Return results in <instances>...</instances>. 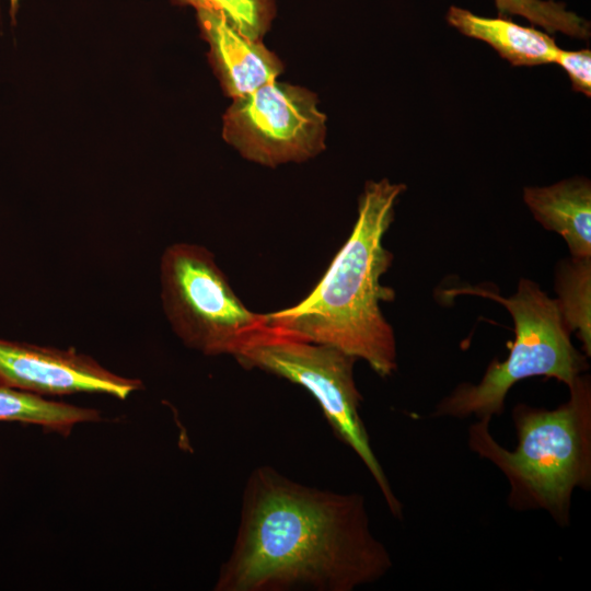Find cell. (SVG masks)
I'll return each instance as SVG.
<instances>
[{
    "label": "cell",
    "mask_w": 591,
    "mask_h": 591,
    "mask_svg": "<svg viewBox=\"0 0 591 591\" xmlns=\"http://www.w3.org/2000/svg\"><path fill=\"white\" fill-rule=\"evenodd\" d=\"M179 5L222 14L240 33L262 39L276 13V0H173Z\"/></svg>",
    "instance_id": "9a60e30c"
},
{
    "label": "cell",
    "mask_w": 591,
    "mask_h": 591,
    "mask_svg": "<svg viewBox=\"0 0 591 591\" xmlns=\"http://www.w3.org/2000/svg\"><path fill=\"white\" fill-rule=\"evenodd\" d=\"M554 62L558 63L567 73L571 86L576 92L591 95V51L558 49Z\"/></svg>",
    "instance_id": "2e32d148"
},
{
    "label": "cell",
    "mask_w": 591,
    "mask_h": 591,
    "mask_svg": "<svg viewBox=\"0 0 591 591\" xmlns=\"http://www.w3.org/2000/svg\"><path fill=\"white\" fill-rule=\"evenodd\" d=\"M404 184L387 178L366 183L352 231L324 276L299 303L266 313L275 331L299 339L333 346L366 361L381 378L397 369L394 329L381 303L395 291L381 283L393 262L383 239L394 220Z\"/></svg>",
    "instance_id": "7a4b0ae2"
},
{
    "label": "cell",
    "mask_w": 591,
    "mask_h": 591,
    "mask_svg": "<svg viewBox=\"0 0 591 591\" xmlns=\"http://www.w3.org/2000/svg\"><path fill=\"white\" fill-rule=\"evenodd\" d=\"M99 419L96 409L48 401L38 394L0 385V421L39 425L68 434L74 425Z\"/></svg>",
    "instance_id": "4fadbf2b"
},
{
    "label": "cell",
    "mask_w": 591,
    "mask_h": 591,
    "mask_svg": "<svg viewBox=\"0 0 591 591\" xmlns=\"http://www.w3.org/2000/svg\"><path fill=\"white\" fill-rule=\"evenodd\" d=\"M555 291L564 324L581 343L583 354L591 356V256L558 262Z\"/></svg>",
    "instance_id": "7c38bea8"
},
{
    "label": "cell",
    "mask_w": 591,
    "mask_h": 591,
    "mask_svg": "<svg viewBox=\"0 0 591 591\" xmlns=\"http://www.w3.org/2000/svg\"><path fill=\"white\" fill-rule=\"evenodd\" d=\"M9 1H10V5H11V11L14 13L18 5H19L20 0H9Z\"/></svg>",
    "instance_id": "e0dca14e"
},
{
    "label": "cell",
    "mask_w": 591,
    "mask_h": 591,
    "mask_svg": "<svg viewBox=\"0 0 591 591\" xmlns=\"http://www.w3.org/2000/svg\"><path fill=\"white\" fill-rule=\"evenodd\" d=\"M0 385L38 395L105 393L120 399L142 387L76 349H57L0 339Z\"/></svg>",
    "instance_id": "ba28073f"
},
{
    "label": "cell",
    "mask_w": 591,
    "mask_h": 591,
    "mask_svg": "<svg viewBox=\"0 0 591 591\" xmlns=\"http://www.w3.org/2000/svg\"><path fill=\"white\" fill-rule=\"evenodd\" d=\"M569 398L554 409L519 403L512 409L517 447L507 450L489 430L491 418L468 428V447L506 476L508 506L544 510L559 526L570 525L572 494L591 488V382L582 373Z\"/></svg>",
    "instance_id": "3957f363"
},
{
    "label": "cell",
    "mask_w": 591,
    "mask_h": 591,
    "mask_svg": "<svg viewBox=\"0 0 591 591\" xmlns=\"http://www.w3.org/2000/svg\"><path fill=\"white\" fill-rule=\"evenodd\" d=\"M160 281L162 306L173 332L206 356L235 357L268 327L266 313L245 306L205 246L166 247Z\"/></svg>",
    "instance_id": "8992f818"
},
{
    "label": "cell",
    "mask_w": 591,
    "mask_h": 591,
    "mask_svg": "<svg viewBox=\"0 0 591 591\" xmlns=\"http://www.w3.org/2000/svg\"><path fill=\"white\" fill-rule=\"evenodd\" d=\"M445 19L449 25L465 36L487 43L512 66L554 62L559 49L554 38L545 32L519 25L505 16L485 18L452 5Z\"/></svg>",
    "instance_id": "8fae6325"
},
{
    "label": "cell",
    "mask_w": 591,
    "mask_h": 591,
    "mask_svg": "<svg viewBox=\"0 0 591 591\" xmlns=\"http://www.w3.org/2000/svg\"><path fill=\"white\" fill-rule=\"evenodd\" d=\"M325 123L312 92L273 81L233 100L222 134L245 159L277 166L320 153L325 147Z\"/></svg>",
    "instance_id": "52a82bcc"
},
{
    "label": "cell",
    "mask_w": 591,
    "mask_h": 591,
    "mask_svg": "<svg viewBox=\"0 0 591 591\" xmlns=\"http://www.w3.org/2000/svg\"><path fill=\"white\" fill-rule=\"evenodd\" d=\"M235 360L304 387L320 405L336 437L362 461L378 485L392 515L403 519L395 496L372 450L360 416L361 395L354 378L357 359L333 346L291 337L267 327Z\"/></svg>",
    "instance_id": "5b68a950"
},
{
    "label": "cell",
    "mask_w": 591,
    "mask_h": 591,
    "mask_svg": "<svg viewBox=\"0 0 591 591\" xmlns=\"http://www.w3.org/2000/svg\"><path fill=\"white\" fill-rule=\"evenodd\" d=\"M393 561L364 498L294 482L268 465L248 476L232 552L217 591H352Z\"/></svg>",
    "instance_id": "6da1fadb"
},
{
    "label": "cell",
    "mask_w": 591,
    "mask_h": 591,
    "mask_svg": "<svg viewBox=\"0 0 591 591\" xmlns=\"http://www.w3.org/2000/svg\"><path fill=\"white\" fill-rule=\"evenodd\" d=\"M523 199L544 229L564 239L571 256H591L589 179L575 177L546 187H525Z\"/></svg>",
    "instance_id": "30bf717a"
},
{
    "label": "cell",
    "mask_w": 591,
    "mask_h": 591,
    "mask_svg": "<svg viewBox=\"0 0 591 591\" xmlns=\"http://www.w3.org/2000/svg\"><path fill=\"white\" fill-rule=\"evenodd\" d=\"M468 293L493 299L511 314L514 340L503 361L494 359L482 380L461 383L444 396L431 417L493 418L505 412L511 387L528 378H553L570 386L589 368L587 356L576 349L564 324L556 299L531 279L521 278L509 298L486 287L460 288Z\"/></svg>",
    "instance_id": "277c9868"
},
{
    "label": "cell",
    "mask_w": 591,
    "mask_h": 591,
    "mask_svg": "<svg viewBox=\"0 0 591 591\" xmlns=\"http://www.w3.org/2000/svg\"><path fill=\"white\" fill-rule=\"evenodd\" d=\"M499 16L520 15L548 32L588 38L590 23L553 0H495Z\"/></svg>",
    "instance_id": "5bb4252c"
},
{
    "label": "cell",
    "mask_w": 591,
    "mask_h": 591,
    "mask_svg": "<svg viewBox=\"0 0 591 591\" xmlns=\"http://www.w3.org/2000/svg\"><path fill=\"white\" fill-rule=\"evenodd\" d=\"M196 12L202 36L210 47L211 61L227 95L234 100L276 81L282 71V63L260 39L246 37L218 12Z\"/></svg>",
    "instance_id": "9c48e42d"
}]
</instances>
